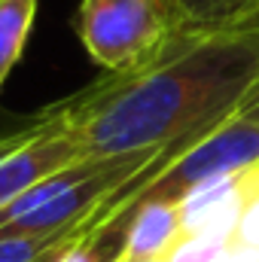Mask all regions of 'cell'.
I'll use <instances>...</instances> for the list:
<instances>
[{"label": "cell", "mask_w": 259, "mask_h": 262, "mask_svg": "<svg viewBox=\"0 0 259 262\" xmlns=\"http://www.w3.org/2000/svg\"><path fill=\"white\" fill-rule=\"evenodd\" d=\"M259 79V0L189 25L174 21L143 64L104 73L55 104L85 159L168 146L238 110Z\"/></svg>", "instance_id": "obj_1"}, {"label": "cell", "mask_w": 259, "mask_h": 262, "mask_svg": "<svg viewBox=\"0 0 259 262\" xmlns=\"http://www.w3.org/2000/svg\"><path fill=\"white\" fill-rule=\"evenodd\" d=\"M168 146L79 159L67 165L64 171L46 177L21 198H15L6 210H0V235L82 232L89 216L128 180L146 174L168 152Z\"/></svg>", "instance_id": "obj_2"}, {"label": "cell", "mask_w": 259, "mask_h": 262, "mask_svg": "<svg viewBox=\"0 0 259 262\" xmlns=\"http://www.w3.org/2000/svg\"><path fill=\"white\" fill-rule=\"evenodd\" d=\"M177 9L165 0H82L73 31L104 73L143 64L171 34Z\"/></svg>", "instance_id": "obj_3"}, {"label": "cell", "mask_w": 259, "mask_h": 262, "mask_svg": "<svg viewBox=\"0 0 259 262\" xmlns=\"http://www.w3.org/2000/svg\"><path fill=\"white\" fill-rule=\"evenodd\" d=\"M79 159L85 156L58 107H49L31 125L0 137V210Z\"/></svg>", "instance_id": "obj_4"}, {"label": "cell", "mask_w": 259, "mask_h": 262, "mask_svg": "<svg viewBox=\"0 0 259 262\" xmlns=\"http://www.w3.org/2000/svg\"><path fill=\"white\" fill-rule=\"evenodd\" d=\"M116 256L134 262H165L183 241L180 201H146L134 207L119 235Z\"/></svg>", "instance_id": "obj_5"}, {"label": "cell", "mask_w": 259, "mask_h": 262, "mask_svg": "<svg viewBox=\"0 0 259 262\" xmlns=\"http://www.w3.org/2000/svg\"><path fill=\"white\" fill-rule=\"evenodd\" d=\"M34 15L37 0H0V85L25 52Z\"/></svg>", "instance_id": "obj_6"}, {"label": "cell", "mask_w": 259, "mask_h": 262, "mask_svg": "<svg viewBox=\"0 0 259 262\" xmlns=\"http://www.w3.org/2000/svg\"><path fill=\"white\" fill-rule=\"evenodd\" d=\"M79 238V232L49 235H0V262H52L58 250Z\"/></svg>", "instance_id": "obj_7"}, {"label": "cell", "mask_w": 259, "mask_h": 262, "mask_svg": "<svg viewBox=\"0 0 259 262\" xmlns=\"http://www.w3.org/2000/svg\"><path fill=\"white\" fill-rule=\"evenodd\" d=\"M247 0H180L177 18L189 21V25H207V21H217L229 12H235Z\"/></svg>", "instance_id": "obj_8"}, {"label": "cell", "mask_w": 259, "mask_h": 262, "mask_svg": "<svg viewBox=\"0 0 259 262\" xmlns=\"http://www.w3.org/2000/svg\"><path fill=\"white\" fill-rule=\"evenodd\" d=\"M244 195H247L244 198V210H241V220H238V229H235L232 241L259 250V189H247L244 186Z\"/></svg>", "instance_id": "obj_9"}, {"label": "cell", "mask_w": 259, "mask_h": 262, "mask_svg": "<svg viewBox=\"0 0 259 262\" xmlns=\"http://www.w3.org/2000/svg\"><path fill=\"white\" fill-rule=\"evenodd\" d=\"M52 262H110V259L101 256V244L73 238L70 244H64V247L58 250V256H55Z\"/></svg>", "instance_id": "obj_10"}, {"label": "cell", "mask_w": 259, "mask_h": 262, "mask_svg": "<svg viewBox=\"0 0 259 262\" xmlns=\"http://www.w3.org/2000/svg\"><path fill=\"white\" fill-rule=\"evenodd\" d=\"M213 262H259V250L256 247H247V244H238V241H232L220 256Z\"/></svg>", "instance_id": "obj_11"}, {"label": "cell", "mask_w": 259, "mask_h": 262, "mask_svg": "<svg viewBox=\"0 0 259 262\" xmlns=\"http://www.w3.org/2000/svg\"><path fill=\"white\" fill-rule=\"evenodd\" d=\"M235 113H241V116H247V119L259 122V79L250 85V92L241 98V104H238V110H235Z\"/></svg>", "instance_id": "obj_12"}, {"label": "cell", "mask_w": 259, "mask_h": 262, "mask_svg": "<svg viewBox=\"0 0 259 262\" xmlns=\"http://www.w3.org/2000/svg\"><path fill=\"white\" fill-rule=\"evenodd\" d=\"M241 180H244L247 189H259V162L256 165H250L247 171H241Z\"/></svg>", "instance_id": "obj_13"}, {"label": "cell", "mask_w": 259, "mask_h": 262, "mask_svg": "<svg viewBox=\"0 0 259 262\" xmlns=\"http://www.w3.org/2000/svg\"><path fill=\"white\" fill-rule=\"evenodd\" d=\"M165 3H171V6H174V9H177V6H180V0H165Z\"/></svg>", "instance_id": "obj_14"}, {"label": "cell", "mask_w": 259, "mask_h": 262, "mask_svg": "<svg viewBox=\"0 0 259 262\" xmlns=\"http://www.w3.org/2000/svg\"><path fill=\"white\" fill-rule=\"evenodd\" d=\"M110 262H119V259H116V256H110Z\"/></svg>", "instance_id": "obj_15"}]
</instances>
